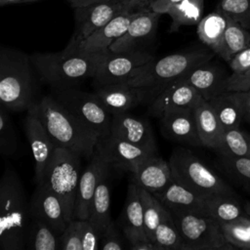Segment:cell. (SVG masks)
I'll return each mask as SVG.
<instances>
[{
	"mask_svg": "<svg viewBox=\"0 0 250 250\" xmlns=\"http://www.w3.org/2000/svg\"><path fill=\"white\" fill-rule=\"evenodd\" d=\"M229 19V18H228ZM250 44V32L238 22L229 19L221 45L216 53L229 62L230 59Z\"/></svg>",
	"mask_w": 250,
	"mask_h": 250,
	"instance_id": "d6a6232c",
	"label": "cell"
},
{
	"mask_svg": "<svg viewBox=\"0 0 250 250\" xmlns=\"http://www.w3.org/2000/svg\"><path fill=\"white\" fill-rule=\"evenodd\" d=\"M227 91H248L250 90V71L244 74L232 73L227 79Z\"/></svg>",
	"mask_w": 250,
	"mask_h": 250,
	"instance_id": "f6af8a7d",
	"label": "cell"
},
{
	"mask_svg": "<svg viewBox=\"0 0 250 250\" xmlns=\"http://www.w3.org/2000/svg\"><path fill=\"white\" fill-rule=\"evenodd\" d=\"M126 247L115 222L111 221L100 233V249L122 250Z\"/></svg>",
	"mask_w": 250,
	"mask_h": 250,
	"instance_id": "b9f144b4",
	"label": "cell"
},
{
	"mask_svg": "<svg viewBox=\"0 0 250 250\" xmlns=\"http://www.w3.org/2000/svg\"><path fill=\"white\" fill-rule=\"evenodd\" d=\"M40 120L58 146L90 159L101 136L66 110L52 95L35 103Z\"/></svg>",
	"mask_w": 250,
	"mask_h": 250,
	"instance_id": "7a4b0ae2",
	"label": "cell"
},
{
	"mask_svg": "<svg viewBox=\"0 0 250 250\" xmlns=\"http://www.w3.org/2000/svg\"><path fill=\"white\" fill-rule=\"evenodd\" d=\"M81 238L83 250L100 249V232L90 220H81Z\"/></svg>",
	"mask_w": 250,
	"mask_h": 250,
	"instance_id": "7bdbcfd3",
	"label": "cell"
},
{
	"mask_svg": "<svg viewBox=\"0 0 250 250\" xmlns=\"http://www.w3.org/2000/svg\"><path fill=\"white\" fill-rule=\"evenodd\" d=\"M60 235L41 219L31 217L25 237V250H60Z\"/></svg>",
	"mask_w": 250,
	"mask_h": 250,
	"instance_id": "f546056e",
	"label": "cell"
},
{
	"mask_svg": "<svg viewBox=\"0 0 250 250\" xmlns=\"http://www.w3.org/2000/svg\"><path fill=\"white\" fill-rule=\"evenodd\" d=\"M199 138L203 146L218 149L224 129L208 101L204 99L193 107Z\"/></svg>",
	"mask_w": 250,
	"mask_h": 250,
	"instance_id": "484cf974",
	"label": "cell"
},
{
	"mask_svg": "<svg viewBox=\"0 0 250 250\" xmlns=\"http://www.w3.org/2000/svg\"><path fill=\"white\" fill-rule=\"evenodd\" d=\"M80 167V156L58 146L41 182L60 197L68 222L74 219L76 193L81 176Z\"/></svg>",
	"mask_w": 250,
	"mask_h": 250,
	"instance_id": "ba28073f",
	"label": "cell"
},
{
	"mask_svg": "<svg viewBox=\"0 0 250 250\" xmlns=\"http://www.w3.org/2000/svg\"><path fill=\"white\" fill-rule=\"evenodd\" d=\"M121 229L128 244L148 238L145 231L144 209L139 186L134 182L128 186L125 206L121 216Z\"/></svg>",
	"mask_w": 250,
	"mask_h": 250,
	"instance_id": "cb8c5ba5",
	"label": "cell"
},
{
	"mask_svg": "<svg viewBox=\"0 0 250 250\" xmlns=\"http://www.w3.org/2000/svg\"><path fill=\"white\" fill-rule=\"evenodd\" d=\"M208 102L224 130L237 128L245 119L243 103L236 91H226Z\"/></svg>",
	"mask_w": 250,
	"mask_h": 250,
	"instance_id": "4316f807",
	"label": "cell"
},
{
	"mask_svg": "<svg viewBox=\"0 0 250 250\" xmlns=\"http://www.w3.org/2000/svg\"><path fill=\"white\" fill-rule=\"evenodd\" d=\"M244 210H245V213L250 217V202H247V203L245 204Z\"/></svg>",
	"mask_w": 250,
	"mask_h": 250,
	"instance_id": "816d5d0a",
	"label": "cell"
},
{
	"mask_svg": "<svg viewBox=\"0 0 250 250\" xmlns=\"http://www.w3.org/2000/svg\"><path fill=\"white\" fill-rule=\"evenodd\" d=\"M51 95L73 116L97 132L101 138L110 133L112 114L97 96L77 87L52 89Z\"/></svg>",
	"mask_w": 250,
	"mask_h": 250,
	"instance_id": "9c48e42d",
	"label": "cell"
},
{
	"mask_svg": "<svg viewBox=\"0 0 250 250\" xmlns=\"http://www.w3.org/2000/svg\"><path fill=\"white\" fill-rule=\"evenodd\" d=\"M249 46H250V44H249Z\"/></svg>",
	"mask_w": 250,
	"mask_h": 250,
	"instance_id": "db71d44e",
	"label": "cell"
},
{
	"mask_svg": "<svg viewBox=\"0 0 250 250\" xmlns=\"http://www.w3.org/2000/svg\"><path fill=\"white\" fill-rule=\"evenodd\" d=\"M96 148L110 166L131 173L143 160L157 154L112 135L100 138Z\"/></svg>",
	"mask_w": 250,
	"mask_h": 250,
	"instance_id": "5bb4252c",
	"label": "cell"
},
{
	"mask_svg": "<svg viewBox=\"0 0 250 250\" xmlns=\"http://www.w3.org/2000/svg\"><path fill=\"white\" fill-rule=\"evenodd\" d=\"M94 94L104 106L113 115L127 112L145 102L150 103L153 99L151 91L128 82L114 83L95 87Z\"/></svg>",
	"mask_w": 250,
	"mask_h": 250,
	"instance_id": "4fadbf2b",
	"label": "cell"
},
{
	"mask_svg": "<svg viewBox=\"0 0 250 250\" xmlns=\"http://www.w3.org/2000/svg\"><path fill=\"white\" fill-rule=\"evenodd\" d=\"M153 60L154 57L148 52L137 49L121 53L108 50L92 78L93 84L95 87H99L128 82Z\"/></svg>",
	"mask_w": 250,
	"mask_h": 250,
	"instance_id": "8fae6325",
	"label": "cell"
},
{
	"mask_svg": "<svg viewBox=\"0 0 250 250\" xmlns=\"http://www.w3.org/2000/svg\"><path fill=\"white\" fill-rule=\"evenodd\" d=\"M154 243L158 246L159 250H184V244L179 229L171 211L166 207L163 210L155 230Z\"/></svg>",
	"mask_w": 250,
	"mask_h": 250,
	"instance_id": "836d02e7",
	"label": "cell"
},
{
	"mask_svg": "<svg viewBox=\"0 0 250 250\" xmlns=\"http://www.w3.org/2000/svg\"><path fill=\"white\" fill-rule=\"evenodd\" d=\"M228 77L222 67L208 62L193 68L177 81L188 83L205 101H210L227 91L226 83Z\"/></svg>",
	"mask_w": 250,
	"mask_h": 250,
	"instance_id": "44dd1931",
	"label": "cell"
},
{
	"mask_svg": "<svg viewBox=\"0 0 250 250\" xmlns=\"http://www.w3.org/2000/svg\"><path fill=\"white\" fill-rule=\"evenodd\" d=\"M149 7L142 0H109L74 8L75 29L70 43L77 45L121 13Z\"/></svg>",
	"mask_w": 250,
	"mask_h": 250,
	"instance_id": "30bf717a",
	"label": "cell"
},
{
	"mask_svg": "<svg viewBox=\"0 0 250 250\" xmlns=\"http://www.w3.org/2000/svg\"><path fill=\"white\" fill-rule=\"evenodd\" d=\"M181 234L184 250H231L221 224L203 212L170 210Z\"/></svg>",
	"mask_w": 250,
	"mask_h": 250,
	"instance_id": "52a82bcc",
	"label": "cell"
},
{
	"mask_svg": "<svg viewBox=\"0 0 250 250\" xmlns=\"http://www.w3.org/2000/svg\"><path fill=\"white\" fill-rule=\"evenodd\" d=\"M140 196L144 209V223L145 231L147 237L154 242V234L161 215L164 210V205L154 196L153 193L148 190L140 188Z\"/></svg>",
	"mask_w": 250,
	"mask_h": 250,
	"instance_id": "d590c367",
	"label": "cell"
},
{
	"mask_svg": "<svg viewBox=\"0 0 250 250\" xmlns=\"http://www.w3.org/2000/svg\"><path fill=\"white\" fill-rule=\"evenodd\" d=\"M204 0H182L170 5L164 14L172 19L170 31H177L183 25H194L202 19Z\"/></svg>",
	"mask_w": 250,
	"mask_h": 250,
	"instance_id": "1f68e13d",
	"label": "cell"
},
{
	"mask_svg": "<svg viewBox=\"0 0 250 250\" xmlns=\"http://www.w3.org/2000/svg\"><path fill=\"white\" fill-rule=\"evenodd\" d=\"M114 137L157 153L156 141L146 118L127 112L112 115L110 133Z\"/></svg>",
	"mask_w": 250,
	"mask_h": 250,
	"instance_id": "9a60e30c",
	"label": "cell"
},
{
	"mask_svg": "<svg viewBox=\"0 0 250 250\" xmlns=\"http://www.w3.org/2000/svg\"><path fill=\"white\" fill-rule=\"evenodd\" d=\"M110 167V166H109ZM109 167L103 173L91 201L89 220L101 233L111 222L110 219V187Z\"/></svg>",
	"mask_w": 250,
	"mask_h": 250,
	"instance_id": "83f0119b",
	"label": "cell"
},
{
	"mask_svg": "<svg viewBox=\"0 0 250 250\" xmlns=\"http://www.w3.org/2000/svg\"><path fill=\"white\" fill-rule=\"evenodd\" d=\"M9 109L0 105V150L6 157L13 156L18 149V138Z\"/></svg>",
	"mask_w": 250,
	"mask_h": 250,
	"instance_id": "74e56055",
	"label": "cell"
},
{
	"mask_svg": "<svg viewBox=\"0 0 250 250\" xmlns=\"http://www.w3.org/2000/svg\"><path fill=\"white\" fill-rule=\"evenodd\" d=\"M60 250H83L81 220L73 219L60 234Z\"/></svg>",
	"mask_w": 250,
	"mask_h": 250,
	"instance_id": "60d3db41",
	"label": "cell"
},
{
	"mask_svg": "<svg viewBox=\"0 0 250 250\" xmlns=\"http://www.w3.org/2000/svg\"><path fill=\"white\" fill-rule=\"evenodd\" d=\"M179 1H182V0H153L150 4H149V8L152 10V11H155L157 13H160V14H164L166 9L174 4V3H177Z\"/></svg>",
	"mask_w": 250,
	"mask_h": 250,
	"instance_id": "7dc6e473",
	"label": "cell"
},
{
	"mask_svg": "<svg viewBox=\"0 0 250 250\" xmlns=\"http://www.w3.org/2000/svg\"><path fill=\"white\" fill-rule=\"evenodd\" d=\"M227 240L235 248L250 250V217L241 216L238 219L221 223Z\"/></svg>",
	"mask_w": 250,
	"mask_h": 250,
	"instance_id": "8d00e7d4",
	"label": "cell"
},
{
	"mask_svg": "<svg viewBox=\"0 0 250 250\" xmlns=\"http://www.w3.org/2000/svg\"><path fill=\"white\" fill-rule=\"evenodd\" d=\"M142 1H145V2H146V3H148V4H150L153 0H142Z\"/></svg>",
	"mask_w": 250,
	"mask_h": 250,
	"instance_id": "f5cc1de1",
	"label": "cell"
},
{
	"mask_svg": "<svg viewBox=\"0 0 250 250\" xmlns=\"http://www.w3.org/2000/svg\"><path fill=\"white\" fill-rule=\"evenodd\" d=\"M203 200L205 213L220 224L231 222L244 216L245 210L242 209L235 195L212 194L203 196Z\"/></svg>",
	"mask_w": 250,
	"mask_h": 250,
	"instance_id": "f1b7e54d",
	"label": "cell"
},
{
	"mask_svg": "<svg viewBox=\"0 0 250 250\" xmlns=\"http://www.w3.org/2000/svg\"><path fill=\"white\" fill-rule=\"evenodd\" d=\"M141 10L127 11L119 14L103 27L79 42L76 45L77 50L85 53H98L108 50L111 44L126 32L131 21L138 16Z\"/></svg>",
	"mask_w": 250,
	"mask_h": 250,
	"instance_id": "ffe728a7",
	"label": "cell"
},
{
	"mask_svg": "<svg viewBox=\"0 0 250 250\" xmlns=\"http://www.w3.org/2000/svg\"><path fill=\"white\" fill-rule=\"evenodd\" d=\"M214 54L213 51L196 49L171 54L157 61L153 60L146 64L128 83L151 91L154 98L160 91L193 68L210 62Z\"/></svg>",
	"mask_w": 250,
	"mask_h": 250,
	"instance_id": "5b68a950",
	"label": "cell"
},
{
	"mask_svg": "<svg viewBox=\"0 0 250 250\" xmlns=\"http://www.w3.org/2000/svg\"><path fill=\"white\" fill-rule=\"evenodd\" d=\"M131 250H159L158 246L149 238H143L129 244Z\"/></svg>",
	"mask_w": 250,
	"mask_h": 250,
	"instance_id": "bcb514c9",
	"label": "cell"
},
{
	"mask_svg": "<svg viewBox=\"0 0 250 250\" xmlns=\"http://www.w3.org/2000/svg\"><path fill=\"white\" fill-rule=\"evenodd\" d=\"M159 119L161 133L166 139L186 146H202L193 108L167 111Z\"/></svg>",
	"mask_w": 250,
	"mask_h": 250,
	"instance_id": "2e32d148",
	"label": "cell"
},
{
	"mask_svg": "<svg viewBox=\"0 0 250 250\" xmlns=\"http://www.w3.org/2000/svg\"><path fill=\"white\" fill-rule=\"evenodd\" d=\"M217 10L246 29L250 28V0H221Z\"/></svg>",
	"mask_w": 250,
	"mask_h": 250,
	"instance_id": "f35d334b",
	"label": "cell"
},
{
	"mask_svg": "<svg viewBox=\"0 0 250 250\" xmlns=\"http://www.w3.org/2000/svg\"><path fill=\"white\" fill-rule=\"evenodd\" d=\"M0 248L25 250L31 219L29 201L17 172L6 166L0 181Z\"/></svg>",
	"mask_w": 250,
	"mask_h": 250,
	"instance_id": "3957f363",
	"label": "cell"
},
{
	"mask_svg": "<svg viewBox=\"0 0 250 250\" xmlns=\"http://www.w3.org/2000/svg\"><path fill=\"white\" fill-rule=\"evenodd\" d=\"M202 96L188 83L175 81L160 91L149 103L148 113L154 117H160L167 111L193 108Z\"/></svg>",
	"mask_w": 250,
	"mask_h": 250,
	"instance_id": "ac0fdd59",
	"label": "cell"
},
{
	"mask_svg": "<svg viewBox=\"0 0 250 250\" xmlns=\"http://www.w3.org/2000/svg\"><path fill=\"white\" fill-rule=\"evenodd\" d=\"M153 194L169 210L205 213L203 196L176 181H173L165 188Z\"/></svg>",
	"mask_w": 250,
	"mask_h": 250,
	"instance_id": "d4e9b609",
	"label": "cell"
},
{
	"mask_svg": "<svg viewBox=\"0 0 250 250\" xmlns=\"http://www.w3.org/2000/svg\"><path fill=\"white\" fill-rule=\"evenodd\" d=\"M228 63L234 74H244L250 71V46L235 54Z\"/></svg>",
	"mask_w": 250,
	"mask_h": 250,
	"instance_id": "ee69618b",
	"label": "cell"
},
{
	"mask_svg": "<svg viewBox=\"0 0 250 250\" xmlns=\"http://www.w3.org/2000/svg\"><path fill=\"white\" fill-rule=\"evenodd\" d=\"M228 21L227 16L216 10L202 18L197 24V35L199 39L215 54L221 45Z\"/></svg>",
	"mask_w": 250,
	"mask_h": 250,
	"instance_id": "4dcf8cb0",
	"label": "cell"
},
{
	"mask_svg": "<svg viewBox=\"0 0 250 250\" xmlns=\"http://www.w3.org/2000/svg\"><path fill=\"white\" fill-rule=\"evenodd\" d=\"M109 166L110 165L96 148L90 158L89 164L80 176L74 207V219L89 220L91 201L97 185L104 170Z\"/></svg>",
	"mask_w": 250,
	"mask_h": 250,
	"instance_id": "d6986e66",
	"label": "cell"
},
{
	"mask_svg": "<svg viewBox=\"0 0 250 250\" xmlns=\"http://www.w3.org/2000/svg\"><path fill=\"white\" fill-rule=\"evenodd\" d=\"M222 156L250 158V134L237 128L224 130L217 149Z\"/></svg>",
	"mask_w": 250,
	"mask_h": 250,
	"instance_id": "e575fe53",
	"label": "cell"
},
{
	"mask_svg": "<svg viewBox=\"0 0 250 250\" xmlns=\"http://www.w3.org/2000/svg\"><path fill=\"white\" fill-rule=\"evenodd\" d=\"M133 182L151 193L165 188L174 181L169 162L157 154L143 160L132 172Z\"/></svg>",
	"mask_w": 250,
	"mask_h": 250,
	"instance_id": "7402d4cb",
	"label": "cell"
},
{
	"mask_svg": "<svg viewBox=\"0 0 250 250\" xmlns=\"http://www.w3.org/2000/svg\"><path fill=\"white\" fill-rule=\"evenodd\" d=\"M222 164L225 170L250 192V158L222 156Z\"/></svg>",
	"mask_w": 250,
	"mask_h": 250,
	"instance_id": "ab89813d",
	"label": "cell"
},
{
	"mask_svg": "<svg viewBox=\"0 0 250 250\" xmlns=\"http://www.w3.org/2000/svg\"><path fill=\"white\" fill-rule=\"evenodd\" d=\"M168 162L174 181L202 196L235 195L231 188L222 178L187 147H176Z\"/></svg>",
	"mask_w": 250,
	"mask_h": 250,
	"instance_id": "8992f818",
	"label": "cell"
},
{
	"mask_svg": "<svg viewBox=\"0 0 250 250\" xmlns=\"http://www.w3.org/2000/svg\"><path fill=\"white\" fill-rule=\"evenodd\" d=\"M161 15L152 11L149 7L141 10L138 16L131 21L126 32L111 44L109 51L121 53L136 49V46L141 41L154 33Z\"/></svg>",
	"mask_w": 250,
	"mask_h": 250,
	"instance_id": "603a6c76",
	"label": "cell"
},
{
	"mask_svg": "<svg viewBox=\"0 0 250 250\" xmlns=\"http://www.w3.org/2000/svg\"><path fill=\"white\" fill-rule=\"evenodd\" d=\"M239 94V97L243 103L245 119L250 120V90L248 91H236Z\"/></svg>",
	"mask_w": 250,
	"mask_h": 250,
	"instance_id": "c3c4849f",
	"label": "cell"
},
{
	"mask_svg": "<svg viewBox=\"0 0 250 250\" xmlns=\"http://www.w3.org/2000/svg\"><path fill=\"white\" fill-rule=\"evenodd\" d=\"M109 50V49H108ZM85 53L68 43L57 53H34L30 61L39 79L52 89L77 87L87 78H93L107 51Z\"/></svg>",
	"mask_w": 250,
	"mask_h": 250,
	"instance_id": "6da1fadb",
	"label": "cell"
},
{
	"mask_svg": "<svg viewBox=\"0 0 250 250\" xmlns=\"http://www.w3.org/2000/svg\"><path fill=\"white\" fill-rule=\"evenodd\" d=\"M30 56L16 49L0 50V102L11 111L28 110L35 103Z\"/></svg>",
	"mask_w": 250,
	"mask_h": 250,
	"instance_id": "277c9868",
	"label": "cell"
},
{
	"mask_svg": "<svg viewBox=\"0 0 250 250\" xmlns=\"http://www.w3.org/2000/svg\"><path fill=\"white\" fill-rule=\"evenodd\" d=\"M66 1L69 3V5L72 8H79V7H85V6H89V5H93L101 2L109 1V0H66Z\"/></svg>",
	"mask_w": 250,
	"mask_h": 250,
	"instance_id": "681fc988",
	"label": "cell"
},
{
	"mask_svg": "<svg viewBox=\"0 0 250 250\" xmlns=\"http://www.w3.org/2000/svg\"><path fill=\"white\" fill-rule=\"evenodd\" d=\"M39 0H0V5H13V4H22V3H28V2H36Z\"/></svg>",
	"mask_w": 250,
	"mask_h": 250,
	"instance_id": "f907efd6",
	"label": "cell"
},
{
	"mask_svg": "<svg viewBox=\"0 0 250 250\" xmlns=\"http://www.w3.org/2000/svg\"><path fill=\"white\" fill-rule=\"evenodd\" d=\"M31 217L46 222L60 235L68 225L63 205L60 197L43 183L36 184V188L29 200Z\"/></svg>",
	"mask_w": 250,
	"mask_h": 250,
	"instance_id": "e0dca14e",
	"label": "cell"
},
{
	"mask_svg": "<svg viewBox=\"0 0 250 250\" xmlns=\"http://www.w3.org/2000/svg\"><path fill=\"white\" fill-rule=\"evenodd\" d=\"M24 130L34 159V181L41 183L58 147L40 120L35 104L27 110Z\"/></svg>",
	"mask_w": 250,
	"mask_h": 250,
	"instance_id": "7c38bea8",
	"label": "cell"
}]
</instances>
